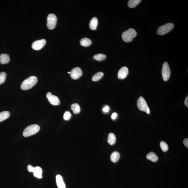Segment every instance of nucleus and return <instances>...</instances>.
Masks as SVG:
<instances>
[{"label": "nucleus", "mask_w": 188, "mask_h": 188, "mask_svg": "<svg viewBox=\"0 0 188 188\" xmlns=\"http://www.w3.org/2000/svg\"><path fill=\"white\" fill-rule=\"evenodd\" d=\"M160 146L162 150L164 152H166L168 150V145L164 141H161L160 143Z\"/></svg>", "instance_id": "25"}, {"label": "nucleus", "mask_w": 188, "mask_h": 188, "mask_svg": "<svg viewBox=\"0 0 188 188\" xmlns=\"http://www.w3.org/2000/svg\"><path fill=\"white\" fill-rule=\"evenodd\" d=\"M33 172L34 173L35 177L40 178V179L42 178V169L40 166H36V167H35Z\"/></svg>", "instance_id": "14"}, {"label": "nucleus", "mask_w": 188, "mask_h": 188, "mask_svg": "<svg viewBox=\"0 0 188 188\" xmlns=\"http://www.w3.org/2000/svg\"><path fill=\"white\" fill-rule=\"evenodd\" d=\"M82 70L79 67H76L73 68L70 72L71 76L73 79H78L82 75Z\"/></svg>", "instance_id": "9"}, {"label": "nucleus", "mask_w": 188, "mask_h": 188, "mask_svg": "<svg viewBox=\"0 0 188 188\" xmlns=\"http://www.w3.org/2000/svg\"><path fill=\"white\" fill-rule=\"evenodd\" d=\"M94 58L97 61H102L105 60L106 58V56L105 55L103 54H99L96 55L94 56Z\"/></svg>", "instance_id": "24"}, {"label": "nucleus", "mask_w": 188, "mask_h": 188, "mask_svg": "<svg viewBox=\"0 0 188 188\" xmlns=\"http://www.w3.org/2000/svg\"><path fill=\"white\" fill-rule=\"evenodd\" d=\"M57 17L55 14H50L47 17V26L50 30L55 28L57 22Z\"/></svg>", "instance_id": "7"}, {"label": "nucleus", "mask_w": 188, "mask_h": 188, "mask_svg": "<svg viewBox=\"0 0 188 188\" xmlns=\"http://www.w3.org/2000/svg\"><path fill=\"white\" fill-rule=\"evenodd\" d=\"M38 79L35 76H31L25 79L21 84V88L23 90H28L36 84Z\"/></svg>", "instance_id": "1"}, {"label": "nucleus", "mask_w": 188, "mask_h": 188, "mask_svg": "<svg viewBox=\"0 0 188 188\" xmlns=\"http://www.w3.org/2000/svg\"><path fill=\"white\" fill-rule=\"evenodd\" d=\"M9 61H10V58L7 54H2L0 55V63L1 64L9 63Z\"/></svg>", "instance_id": "12"}, {"label": "nucleus", "mask_w": 188, "mask_h": 188, "mask_svg": "<svg viewBox=\"0 0 188 188\" xmlns=\"http://www.w3.org/2000/svg\"><path fill=\"white\" fill-rule=\"evenodd\" d=\"M104 73L101 72L97 73L93 76L92 77V80L94 81H98L101 79L104 76Z\"/></svg>", "instance_id": "23"}, {"label": "nucleus", "mask_w": 188, "mask_h": 188, "mask_svg": "<svg viewBox=\"0 0 188 188\" xmlns=\"http://www.w3.org/2000/svg\"><path fill=\"white\" fill-rule=\"evenodd\" d=\"M46 43V40L45 39L36 40L32 43V48L34 50H40L44 47Z\"/></svg>", "instance_id": "10"}, {"label": "nucleus", "mask_w": 188, "mask_h": 188, "mask_svg": "<svg viewBox=\"0 0 188 188\" xmlns=\"http://www.w3.org/2000/svg\"><path fill=\"white\" fill-rule=\"evenodd\" d=\"M80 42L81 45L85 47H89L91 45L92 43L91 40L87 38H82L80 40Z\"/></svg>", "instance_id": "17"}, {"label": "nucleus", "mask_w": 188, "mask_h": 188, "mask_svg": "<svg viewBox=\"0 0 188 188\" xmlns=\"http://www.w3.org/2000/svg\"><path fill=\"white\" fill-rule=\"evenodd\" d=\"M183 143L185 146L188 148V139L186 138L183 140Z\"/></svg>", "instance_id": "30"}, {"label": "nucleus", "mask_w": 188, "mask_h": 188, "mask_svg": "<svg viewBox=\"0 0 188 188\" xmlns=\"http://www.w3.org/2000/svg\"><path fill=\"white\" fill-rule=\"evenodd\" d=\"M141 1V0H130L128 2V6L130 8H133L138 5Z\"/></svg>", "instance_id": "21"}, {"label": "nucleus", "mask_w": 188, "mask_h": 188, "mask_svg": "<svg viewBox=\"0 0 188 188\" xmlns=\"http://www.w3.org/2000/svg\"><path fill=\"white\" fill-rule=\"evenodd\" d=\"M120 153L117 151L113 152L110 156V160L114 163H116L118 161L120 158Z\"/></svg>", "instance_id": "18"}, {"label": "nucleus", "mask_w": 188, "mask_h": 188, "mask_svg": "<svg viewBox=\"0 0 188 188\" xmlns=\"http://www.w3.org/2000/svg\"><path fill=\"white\" fill-rule=\"evenodd\" d=\"M39 126L37 125H32L28 126L24 130L23 135L24 137H28L35 134L40 130Z\"/></svg>", "instance_id": "3"}, {"label": "nucleus", "mask_w": 188, "mask_h": 188, "mask_svg": "<svg viewBox=\"0 0 188 188\" xmlns=\"http://www.w3.org/2000/svg\"><path fill=\"white\" fill-rule=\"evenodd\" d=\"M71 108L73 113L75 114H77L80 113L81 108L80 106H79L78 104L75 103L71 104Z\"/></svg>", "instance_id": "22"}, {"label": "nucleus", "mask_w": 188, "mask_h": 188, "mask_svg": "<svg viewBox=\"0 0 188 188\" xmlns=\"http://www.w3.org/2000/svg\"><path fill=\"white\" fill-rule=\"evenodd\" d=\"M68 73H70V72H68Z\"/></svg>", "instance_id": "33"}, {"label": "nucleus", "mask_w": 188, "mask_h": 188, "mask_svg": "<svg viewBox=\"0 0 188 188\" xmlns=\"http://www.w3.org/2000/svg\"><path fill=\"white\" fill-rule=\"evenodd\" d=\"M71 117V114L69 111H66L63 115V119L65 120L70 119Z\"/></svg>", "instance_id": "27"}, {"label": "nucleus", "mask_w": 188, "mask_h": 188, "mask_svg": "<svg viewBox=\"0 0 188 188\" xmlns=\"http://www.w3.org/2000/svg\"><path fill=\"white\" fill-rule=\"evenodd\" d=\"M174 25L171 23H169L161 26L158 29L157 33L159 35H163L168 33L173 29Z\"/></svg>", "instance_id": "5"}, {"label": "nucleus", "mask_w": 188, "mask_h": 188, "mask_svg": "<svg viewBox=\"0 0 188 188\" xmlns=\"http://www.w3.org/2000/svg\"><path fill=\"white\" fill-rule=\"evenodd\" d=\"M116 141L115 135L114 133H110L108 135V142L111 145H113L115 144Z\"/></svg>", "instance_id": "19"}, {"label": "nucleus", "mask_w": 188, "mask_h": 188, "mask_svg": "<svg viewBox=\"0 0 188 188\" xmlns=\"http://www.w3.org/2000/svg\"><path fill=\"white\" fill-rule=\"evenodd\" d=\"M128 73V69L127 67L121 68L118 73V79H125L127 76Z\"/></svg>", "instance_id": "11"}, {"label": "nucleus", "mask_w": 188, "mask_h": 188, "mask_svg": "<svg viewBox=\"0 0 188 188\" xmlns=\"http://www.w3.org/2000/svg\"><path fill=\"white\" fill-rule=\"evenodd\" d=\"M46 97L48 101L52 105L55 106L59 105L61 104V102L59 98L57 96L53 95L51 92H48L46 94Z\"/></svg>", "instance_id": "8"}, {"label": "nucleus", "mask_w": 188, "mask_h": 188, "mask_svg": "<svg viewBox=\"0 0 188 188\" xmlns=\"http://www.w3.org/2000/svg\"><path fill=\"white\" fill-rule=\"evenodd\" d=\"M117 114L116 113H114L112 114L111 117L113 120H115L116 117H117Z\"/></svg>", "instance_id": "31"}, {"label": "nucleus", "mask_w": 188, "mask_h": 188, "mask_svg": "<svg viewBox=\"0 0 188 188\" xmlns=\"http://www.w3.org/2000/svg\"><path fill=\"white\" fill-rule=\"evenodd\" d=\"M162 74L164 81H168L170 77L171 71L167 62H165L163 65Z\"/></svg>", "instance_id": "6"}, {"label": "nucleus", "mask_w": 188, "mask_h": 188, "mask_svg": "<svg viewBox=\"0 0 188 188\" xmlns=\"http://www.w3.org/2000/svg\"><path fill=\"white\" fill-rule=\"evenodd\" d=\"M137 106L138 109L141 111H144L147 114H150V108L148 107L146 100L142 97H139L137 100Z\"/></svg>", "instance_id": "4"}, {"label": "nucleus", "mask_w": 188, "mask_h": 188, "mask_svg": "<svg viewBox=\"0 0 188 188\" xmlns=\"http://www.w3.org/2000/svg\"><path fill=\"white\" fill-rule=\"evenodd\" d=\"M137 33L135 30L130 28L123 33L122 38L124 41L129 42L132 41L133 38L136 37Z\"/></svg>", "instance_id": "2"}, {"label": "nucleus", "mask_w": 188, "mask_h": 188, "mask_svg": "<svg viewBox=\"0 0 188 188\" xmlns=\"http://www.w3.org/2000/svg\"><path fill=\"white\" fill-rule=\"evenodd\" d=\"M35 167H33L32 166L29 165L27 166L28 171L30 172H33L34 171Z\"/></svg>", "instance_id": "28"}, {"label": "nucleus", "mask_w": 188, "mask_h": 188, "mask_svg": "<svg viewBox=\"0 0 188 188\" xmlns=\"http://www.w3.org/2000/svg\"><path fill=\"white\" fill-rule=\"evenodd\" d=\"M56 181H57V185L58 188H66L65 184L61 175H57L56 176Z\"/></svg>", "instance_id": "13"}, {"label": "nucleus", "mask_w": 188, "mask_h": 188, "mask_svg": "<svg viewBox=\"0 0 188 188\" xmlns=\"http://www.w3.org/2000/svg\"><path fill=\"white\" fill-rule=\"evenodd\" d=\"M146 158L147 159L150 160L153 162H156L158 160V157L155 153L151 152L147 155Z\"/></svg>", "instance_id": "16"}, {"label": "nucleus", "mask_w": 188, "mask_h": 188, "mask_svg": "<svg viewBox=\"0 0 188 188\" xmlns=\"http://www.w3.org/2000/svg\"><path fill=\"white\" fill-rule=\"evenodd\" d=\"M10 114L9 111H4L0 113V122L4 121L10 116Z\"/></svg>", "instance_id": "20"}, {"label": "nucleus", "mask_w": 188, "mask_h": 188, "mask_svg": "<svg viewBox=\"0 0 188 188\" xmlns=\"http://www.w3.org/2000/svg\"><path fill=\"white\" fill-rule=\"evenodd\" d=\"M109 106H107L105 107H104L103 109V111L104 113H107V112L109 111Z\"/></svg>", "instance_id": "29"}, {"label": "nucleus", "mask_w": 188, "mask_h": 188, "mask_svg": "<svg viewBox=\"0 0 188 188\" xmlns=\"http://www.w3.org/2000/svg\"><path fill=\"white\" fill-rule=\"evenodd\" d=\"M98 24V20L97 19L96 17H94L91 20L90 24H89V27L91 30H96Z\"/></svg>", "instance_id": "15"}, {"label": "nucleus", "mask_w": 188, "mask_h": 188, "mask_svg": "<svg viewBox=\"0 0 188 188\" xmlns=\"http://www.w3.org/2000/svg\"><path fill=\"white\" fill-rule=\"evenodd\" d=\"M6 73L2 72L0 73V85L3 84L6 79Z\"/></svg>", "instance_id": "26"}, {"label": "nucleus", "mask_w": 188, "mask_h": 188, "mask_svg": "<svg viewBox=\"0 0 188 188\" xmlns=\"http://www.w3.org/2000/svg\"><path fill=\"white\" fill-rule=\"evenodd\" d=\"M188 96H187L186 97L185 101V105L187 107H188Z\"/></svg>", "instance_id": "32"}]
</instances>
